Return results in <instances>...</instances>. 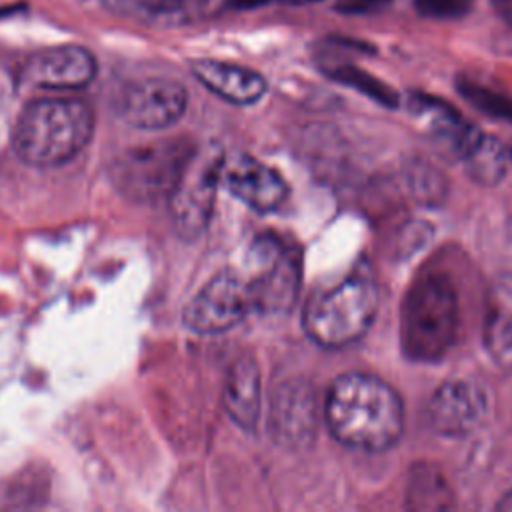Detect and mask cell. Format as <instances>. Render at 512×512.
I'll use <instances>...</instances> for the list:
<instances>
[{"label": "cell", "mask_w": 512, "mask_h": 512, "mask_svg": "<svg viewBox=\"0 0 512 512\" xmlns=\"http://www.w3.org/2000/svg\"><path fill=\"white\" fill-rule=\"evenodd\" d=\"M324 416L332 436L354 450H388L404 432L402 398L388 382L364 372L340 374L330 384Z\"/></svg>", "instance_id": "1"}, {"label": "cell", "mask_w": 512, "mask_h": 512, "mask_svg": "<svg viewBox=\"0 0 512 512\" xmlns=\"http://www.w3.org/2000/svg\"><path fill=\"white\" fill-rule=\"evenodd\" d=\"M94 134V112L80 98L28 102L12 128V148L30 166L54 168L80 154Z\"/></svg>", "instance_id": "2"}, {"label": "cell", "mask_w": 512, "mask_h": 512, "mask_svg": "<svg viewBox=\"0 0 512 512\" xmlns=\"http://www.w3.org/2000/svg\"><path fill=\"white\" fill-rule=\"evenodd\" d=\"M458 324V294L452 280L440 272L422 274L402 300V352L414 362H436L454 346Z\"/></svg>", "instance_id": "3"}, {"label": "cell", "mask_w": 512, "mask_h": 512, "mask_svg": "<svg viewBox=\"0 0 512 512\" xmlns=\"http://www.w3.org/2000/svg\"><path fill=\"white\" fill-rule=\"evenodd\" d=\"M378 288L370 278L352 276L312 296L302 312L306 336L320 348L336 350L358 342L374 324Z\"/></svg>", "instance_id": "4"}, {"label": "cell", "mask_w": 512, "mask_h": 512, "mask_svg": "<svg viewBox=\"0 0 512 512\" xmlns=\"http://www.w3.org/2000/svg\"><path fill=\"white\" fill-rule=\"evenodd\" d=\"M224 150L210 142L194 146L186 164L182 166L170 194L168 212L176 234L182 240H196L210 224L216 192L222 184Z\"/></svg>", "instance_id": "5"}, {"label": "cell", "mask_w": 512, "mask_h": 512, "mask_svg": "<svg viewBox=\"0 0 512 512\" xmlns=\"http://www.w3.org/2000/svg\"><path fill=\"white\" fill-rule=\"evenodd\" d=\"M192 150L194 146L182 140H166L134 148L118 158L114 178L120 190L136 200L168 198Z\"/></svg>", "instance_id": "6"}, {"label": "cell", "mask_w": 512, "mask_h": 512, "mask_svg": "<svg viewBox=\"0 0 512 512\" xmlns=\"http://www.w3.org/2000/svg\"><path fill=\"white\" fill-rule=\"evenodd\" d=\"M248 270L254 312H288L298 296L300 270L296 256L286 252L272 236H258L248 250Z\"/></svg>", "instance_id": "7"}, {"label": "cell", "mask_w": 512, "mask_h": 512, "mask_svg": "<svg viewBox=\"0 0 512 512\" xmlns=\"http://www.w3.org/2000/svg\"><path fill=\"white\" fill-rule=\"evenodd\" d=\"M254 312L250 284L240 272H220L186 304L182 322L188 330L212 336L240 324Z\"/></svg>", "instance_id": "8"}, {"label": "cell", "mask_w": 512, "mask_h": 512, "mask_svg": "<svg viewBox=\"0 0 512 512\" xmlns=\"http://www.w3.org/2000/svg\"><path fill=\"white\" fill-rule=\"evenodd\" d=\"M188 106L186 88L170 78H142L120 88L114 108L122 122L140 130L176 124Z\"/></svg>", "instance_id": "9"}, {"label": "cell", "mask_w": 512, "mask_h": 512, "mask_svg": "<svg viewBox=\"0 0 512 512\" xmlns=\"http://www.w3.org/2000/svg\"><path fill=\"white\" fill-rule=\"evenodd\" d=\"M316 392L310 382L294 378L282 382L270 396L268 430L286 448H304L316 436Z\"/></svg>", "instance_id": "10"}, {"label": "cell", "mask_w": 512, "mask_h": 512, "mask_svg": "<svg viewBox=\"0 0 512 512\" xmlns=\"http://www.w3.org/2000/svg\"><path fill=\"white\" fill-rule=\"evenodd\" d=\"M488 414L486 392L472 380L444 382L426 406L428 424L434 432L450 438L472 434Z\"/></svg>", "instance_id": "11"}, {"label": "cell", "mask_w": 512, "mask_h": 512, "mask_svg": "<svg viewBox=\"0 0 512 512\" xmlns=\"http://www.w3.org/2000/svg\"><path fill=\"white\" fill-rule=\"evenodd\" d=\"M222 184L256 212H272L288 198V184L278 170L248 154L224 160Z\"/></svg>", "instance_id": "12"}, {"label": "cell", "mask_w": 512, "mask_h": 512, "mask_svg": "<svg viewBox=\"0 0 512 512\" xmlns=\"http://www.w3.org/2000/svg\"><path fill=\"white\" fill-rule=\"evenodd\" d=\"M96 76V58L90 50L76 44L46 48L34 54L22 78L44 90H80Z\"/></svg>", "instance_id": "13"}, {"label": "cell", "mask_w": 512, "mask_h": 512, "mask_svg": "<svg viewBox=\"0 0 512 512\" xmlns=\"http://www.w3.org/2000/svg\"><path fill=\"white\" fill-rule=\"evenodd\" d=\"M222 398L230 420L242 430L252 432L262 412V372L254 354L244 352L232 362Z\"/></svg>", "instance_id": "14"}, {"label": "cell", "mask_w": 512, "mask_h": 512, "mask_svg": "<svg viewBox=\"0 0 512 512\" xmlns=\"http://www.w3.org/2000/svg\"><path fill=\"white\" fill-rule=\"evenodd\" d=\"M192 72L198 82L230 104L248 106L266 94V78L240 64L202 58L192 62Z\"/></svg>", "instance_id": "15"}, {"label": "cell", "mask_w": 512, "mask_h": 512, "mask_svg": "<svg viewBox=\"0 0 512 512\" xmlns=\"http://www.w3.org/2000/svg\"><path fill=\"white\" fill-rule=\"evenodd\" d=\"M484 344L500 368L512 370V274L498 276L488 288Z\"/></svg>", "instance_id": "16"}, {"label": "cell", "mask_w": 512, "mask_h": 512, "mask_svg": "<svg viewBox=\"0 0 512 512\" xmlns=\"http://www.w3.org/2000/svg\"><path fill=\"white\" fill-rule=\"evenodd\" d=\"M204 0H106L108 10L142 22H184Z\"/></svg>", "instance_id": "17"}, {"label": "cell", "mask_w": 512, "mask_h": 512, "mask_svg": "<svg viewBox=\"0 0 512 512\" xmlns=\"http://www.w3.org/2000/svg\"><path fill=\"white\" fill-rule=\"evenodd\" d=\"M462 162L474 182L482 186H494L506 176L508 150L494 136L482 134Z\"/></svg>", "instance_id": "18"}, {"label": "cell", "mask_w": 512, "mask_h": 512, "mask_svg": "<svg viewBox=\"0 0 512 512\" xmlns=\"http://www.w3.org/2000/svg\"><path fill=\"white\" fill-rule=\"evenodd\" d=\"M406 504L410 508H450L452 496L442 474L430 466H420L412 472L406 490Z\"/></svg>", "instance_id": "19"}, {"label": "cell", "mask_w": 512, "mask_h": 512, "mask_svg": "<svg viewBox=\"0 0 512 512\" xmlns=\"http://www.w3.org/2000/svg\"><path fill=\"white\" fill-rule=\"evenodd\" d=\"M326 74L340 82V84H346V86H352L356 90H360L362 94L386 104V106H394L396 104V94L390 86H386L384 82H380L378 78H374L372 74L364 72L362 68L358 66H350V64H342V66H336V68H330L326 70Z\"/></svg>", "instance_id": "20"}, {"label": "cell", "mask_w": 512, "mask_h": 512, "mask_svg": "<svg viewBox=\"0 0 512 512\" xmlns=\"http://www.w3.org/2000/svg\"><path fill=\"white\" fill-rule=\"evenodd\" d=\"M440 176L442 174H438L430 166H418V170L410 172V186H412L414 194L424 202L440 200V196L444 194V186H442Z\"/></svg>", "instance_id": "21"}, {"label": "cell", "mask_w": 512, "mask_h": 512, "mask_svg": "<svg viewBox=\"0 0 512 512\" xmlns=\"http://www.w3.org/2000/svg\"><path fill=\"white\" fill-rule=\"evenodd\" d=\"M414 6L426 18H458L470 10L472 0H414Z\"/></svg>", "instance_id": "22"}, {"label": "cell", "mask_w": 512, "mask_h": 512, "mask_svg": "<svg viewBox=\"0 0 512 512\" xmlns=\"http://www.w3.org/2000/svg\"><path fill=\"white\" fill-rule=\"evenodd\" d=\"M394 0H340L334 10L340 14L348 16H366V14H376L388 8Z\"/></svg>", "instance_id": "23"}, {"label": "cell", "mask_w": 512, "mask_h": 512, "mask_svg": "<svg viewBox=\"0 0 512 512\" xmlns=\"http://www.w3.org/2000/svg\"><path fill=\"white\" fill-rule=\"evenodd\" d=\"M276 0H230V8L234 10H254V8H260V6H266V4H272Z\"/></svg>", "instance_id": "24"}, {"label": "cell", "mask_w": 512, "mask_h": 512, "mask_svg": "<svg viewBox=\"0 0 512 512\" xmlns=\"http://www.w3.org/2000/svg\"><path fill=\"white\" fill-rule=\"evenodd\" d=\"M498 510H506V512H512V490L506 492L502 496V500L498 502Z\"/></svg>", "instance_id": "25"}, {"label": "cell", "mask_w": 512, "mask_h": 512, "mask_svg": "<svg viewBox=\"0 0 512 512\" xmlns=\"http://www.w3.org/2000/svg\"><path fill=\"white\" fill-rule=\"evenodd\" d=\"M290 4H296V6H302V4H310V2H320V0H286Z\"/></svg>", "instance_id": "26"}, {"label": "cell", "mask_w": 512, "mask_h": 512, "mask_svg": "<svg viewBox=\"0 0 512 512\" xmlns=\"http://www.w3.org/2000/svg\"><path fill=\"white\" fill-rule=\"evenodd\" d=\"M492 2H496V4H504V2H508V0H492Z\"/></svg>", "instance_id": "27"}]
</instances>
